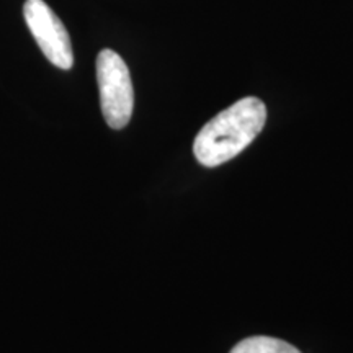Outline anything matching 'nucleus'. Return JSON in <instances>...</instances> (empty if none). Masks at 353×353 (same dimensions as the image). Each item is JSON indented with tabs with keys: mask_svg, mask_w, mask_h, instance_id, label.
<instances>
[{
	"mask_svg": "<svg viewBox=\"0 0 353 353\" xmlns=\"http://www.w3.org/2000/svg\"><path fill=\"white\" fill-rule=\"evenodd\" d=\"M23 17L46 59L63 70L72 68L74 52L69 33L48 3H44V0H26Z\"/></svg>",
	"mask_w": 353,
	"mask_h": 353,
	"instance_id": "obj_3",
	"label": "nucleus"
},
{
	"mask_svg": "<svg viewBox=\"0 0 353 353\" xmlns=\"http://www.w3.org/2000/svg\"><path fill=\"white\" fill-rule=\"evenodd\" d=\"M229 353H301L296 347L291 343L280 341V339L265 337V335H257V337H249L245 341L237 343Z\"/></svg>",
	"mask_w": 353,
	"mask_h": 353,
	"instance_id": "obj_4",
	"label": "nucleus"
},
{
	"mask_svg": "<svg viewBox=\"0 0 353 353\" xmlns=\"http://www.w3.org/2000/svg\"><path fill=\"white\" fill-rule=\"evenodd\" d=\"M97 82L105 121L113 130H123L131 120L134 92L130 69L118 52L100 51L97 57Z\"/></svg>",
	"mask_w": 353,
	"mask_h": 353,
	"instance_id": "obj_2",
	"label": "nucleus"
},
{
	"mask_svg": "<svg viewBox=\"0 0 353 353\" xmlns=\"http://www.w3.org/2000/svg\"><path fill=\"white\" fill-rule=\"evenodd\" d=\"M267 121V107L257 97H245L223 110L201 128L193 143L196 161L205 167L226 164L241 154Z\"/></svg>",
	"mask_w": 353,
	"mask_h": 353,
	"instance_id": "obj_1",
	"label": "nucleus"
}]
</instances>
